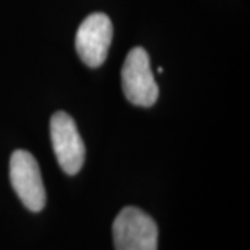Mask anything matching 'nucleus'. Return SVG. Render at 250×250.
Wrapping results in <instances>:
<instances>
[{"label": "nucleus", "instance_id": "nucleus-1", "mask_svg": "<svg viewBox=\"0 0 250 250\" xmlns=\"http://www.w3.org/2000/svg\"><path fill=\"white\" fill-rule=\"evenodd\" d=\"M121 85L125 98L135 106L150 107L159 99L150 59L143 47H134L125 59L121 70Z\"/></svg>", "mask_w": 250, "mask_h": 250}, {"label": "nucleus", "instance_id": "nucleus-2", "mask_svg": "<svg viewBox=\"0 0 250 250\" xmlns=\"http://www.w3.org/2000/svg\"><path fill=\"white\" fill-rule=\"evenodd\" d=\"M116 250H157L159 229L152 217L138 207H125L114 220Z\"/></svg>", "mask_w": 250, "mask_h": 250}, {"label": "nucleus", "instance_id": "nucleus-3", "mask_svg": "<svg viewBox=\"0 0 250 250\" xmlns=\"http://www.w3.org/2000/svg\"><path fill=\"white\" fill-rule=\"evenodd\" d=\"M10 181L28 210L38 213L46 205V190L36 159L27 150H16L10 159Z\"/></svg>", "mask_w": 250, "mask_h": 250}, {"label": "nucleus", "instance_id": "nucleus-4", "mask_svg": "<svg viewBox=\"0 0 250 250\" xmlns=\"http://www.w3.org/2000/svg\"><path fill=\"white\" fill-rule=\"evenodd\" d=\"M50 138L62 170L68 175L78 174L85 161V145L70 114L54 113L50 120Z\"/></svg>", "mask_w": 250, "mask_h": 250}, {"label": "nucleus", "instance_id": "nucleus-5", "mask_svg": "<svg viewBox=\"0 0 250 250\" xmlns=\"http://www.w3.org/2000/svg\"><path fill=\"white\" fill-rule=\"evenodd\" d=\"M113 41L111 20L103 13H93L83 20L77 36L75 47L82 62L90 68H98L106 62Z\"/></svg>", "mask_w": 250, "mask_h": 250}]
</instances>
